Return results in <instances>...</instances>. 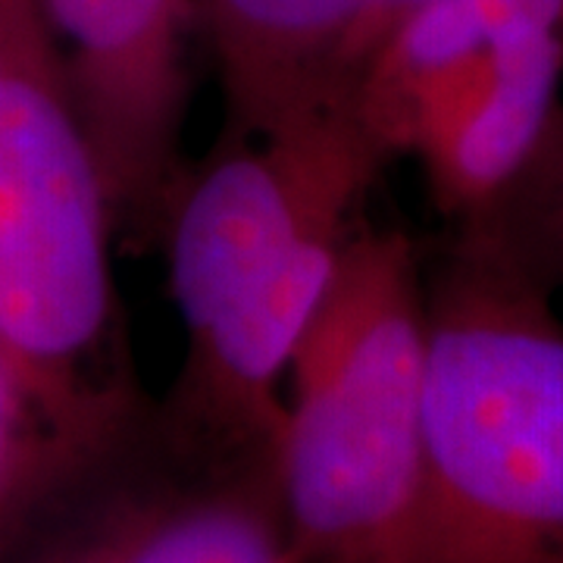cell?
Here are the masks:
<instances>
[{"label":"cell","instance_id":"obj_1","mask_svg":"<svg viewBox=\"0 0 563 563\" xmlns=\"http://www.w3.org/2000/svg\"><path fill=\"white\" fill-rule=\"evenodd\" d=\"M422 488L410 563H563V317L492 232L426 254Z\"/></svg>","mask_w":563,"mask_h":563},{"label":"cell","instance_id":"obj_2","mask_svg":"<svg viewBox=\"0 0 563 563\" xmlns=\"http://www.w3.org/2000/svg\"><path fill=\"white\" fill-rule=\"evenodd\" d=\"M101 163L38 0H0V347L69 429L147 407L113 273Z\"/></svg>","mask_w":563,"mask_h":563},{"label":"cell","instance_id":"obj_3","mask_svg":"<svg viewBox=\"0 0 563 563\" xmlns=\"http://www.w3.org/2000/svg\"><path fill=\"white\" fill-rule=\"evenodd\" d=\"M426 254L351 225L291 357L276 479L301 563H410L422 488Z\"/></svg>","mask_w":563,"mask_h":563},{"label":"cell","instance_id":"obj_4","mask_svg":"<svg viewBox=\"0 0 563 563\" xmlns=\"http://www.w3.org/2000/svg\"><path fill=\"white\" fill-rule=\"evenodd\" d=\"M388 163L351 110L263 139L222 129L207 161L188 169L161 235L185 342L203 335L303 229L361 213Z\"/></svg>","mask_w":563,"mask_h":563},{"label":"cell","instance_id":"obj_5","mask_svg":"<svg viewBox=\"0 0 563 563\" xmlns=\"http://www.w3.org/2000/svg\"><path fill=\"white\" fill-rule=\"evenodd\" d=\"M16 563H301L276 454L176 448L154 404L95 463Z\"/></svg>","mask_w":563,"mask_h":563},{"label":"cell","instance_id":"obj_6","mask_svg":"<svg viewBox=\"0 0 563 563\" xmlns=\"http://www.w3.org/2000/svg\"><path fill=\"white\" fill-rule=\"evenodd\" d=\"M117 222L132 251L161 247L185 185L188 0H38Z\"/></svg>","mask_w":563,"mask_h":563},{"label":"cell","instance_id":"obj_7","mask_svg":"<svg viewBox=\"0 0 563 563\" xmlns=\"http://www.w3.org/2000/svg\"><path fill=\"white\" fill-rule=\"evenodd\" d=\"M229 132L263 139L351 110L388 41L383 0H201Z\"/></svg>","mask_w":563,"mask_h":563},{"label":"cell","instance_id":"obj_8","mask_svg":"<svg viewBox=\"0 0 563 563\" xmlns=\"http://www.w3.org/2000/svg\"><path fill=\"white\" fill-rule=\"evenodd\" d=\"M563 107V32H539L448 91L417 125L429 198L451 225L483 220L523 179Z\"/></svg>","mask_w":563,"mask_h":563},{"label":"cell","instance_id":"obj_9","mask_svg":"<svg viewBox=\"0 0 563 563\" xmlns=\"http://www.w3.org/2000/svg\"><path fill=\"white\" fill-rule=\"evenodd\" d=\"M539 32H563V0H429L369 63L351 113L388 161L404 157L448 91Z\"/></svg>","mask_w":563,"mask_h":563},{"label":"cell","instance_id":"obj_10","mask_svg":"<svg viewBox=\"0 0 563 563\" xmlns=\"http://www.w3.org/2000/svg\"><path fill=\"white\" fill-rule=\"evenodd\" d=\"M120 435L85 439L69 429L0 347V563H16Z\"/></svg>","mask_w":563,"mask_h":563},{"label":"cell","instance_id":"obj_11","mask_svg":"<svg viewBox=\"0 0 563 563\" xmlns=\"http://www.w3.org/2000/svg\"><path fill=\"white\" fill-rule=\"evenodd\" d=\"M492 232L498 242L544 282L563 285V147L548 135L539 157L483 220L463 222Z\"/></svg>","mask_w":563,"mask_h":563},{"label":"cell","instance_id":"obj_12","mask_svg":"<svg viewBox=\"0 0 563 563\" xmlns=\"http://www.w3.org/2000/svg\"><path fill=\"white\" fill-rule=\"evenodd\" d=\"M551 139L558 141L563 147V107H561V117H558V122H554V129H551Z\"/></svg>","mask_w":563,"mask_h":563}]
</instances>
